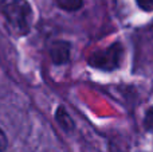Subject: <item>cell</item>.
<instances>
[{"mask_svg": "<svg viewBox=\"0 0 153 152\" xmlns=\"http://www.w3.org/2000/svg\"><path fill=\"white\" fill-rule=\"evenodd\" d=\"M4 15L10 26L19 34H26L31 26L32 12L26 0H7L4 3Z\"/></svg>", "mask_w": 153, "mask_h": 152, "instance_id": "1", "label": "cell"}, {"mask_svg": "<svg viewBox=\"0 0 153 152\" xmlns=\"http://www.w3.org/2000/svg\"><path fill=\"white\" fill-rule=\"evenodd\" d=\"M122 55H124V48L120 43H114L109 48L97 53L90 58L91 66L98 67L102 70H114L121 66Z\"/></svg>", "mask_w": 153, "mask_h": 152, "instance_id": "2", "label": "cell"}, {"mask_svg": "<svg viewBox=\"0 0 153 152\" xmlns=\"http://www.w3.org/2000/svg\"><path fill=\"white\" fill-rule=\"evenodd\" d=\"M144 128L148 132L153 133V107H151L148 110L145 112V116H144Z\"/></svg>", "mask_w": 153, "mask_h": 152, "instance_id": "3", "label": "cell"}, {"mask_svg": "<svg viewBox=\"0 0 153 152\" xmlns=\"http://www.w3.org/2000/svg\"><path fill=\"white\" fill-rule=\"evenodd\" d=\"M61 7L69 8V10H76L82 5V0H58Z\"/></svg>", "mask_w": 153, "mask_h": 152, "instance_id": "4", "label": "cell"}, {"mask_svg": "<svg viewBox=\"0 0 153 152\" xmlns=\"http://www.w3.org/2000/svg\"><path fill=\"white\" fill-rule=\"evenodd\" d=\"M136 3L145 12H152L153 11V0H136Z\"/></svg>", "mask_w": 153, "mask_h": 152, "instance_id": "5", "label": "cell"}, {"mask_svg": "<svg viewBox=\"0 0 153 152\" xmlns=\"http://www.w3.org/2000/svg\"><path fill=\"white\" fill-rule=\"evenodd\" d=\"M7 148V137H5L4 132L0 129V152H3Z\"/></svg>", "mask_w": 153, "mask_h": 152, "instance_id": "6", "label": "cell"}]
</instances>
